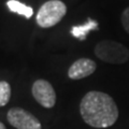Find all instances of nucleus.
Returning <instances> with one entry per match:
<instances>
[{
  "mask_svg": "<svg viewBox=\"0 0 129 129\" xmlns=\"http://www.w3.org/2000/svg\"><path fill=\"white\" fill-rule=\"evenodd\" d=\"M80 113L83 120L94 128L113 126L118 118V108L111 96L91 90L81 100Z\"/></svg>",
  "mask_w": 129,
  "mask_h": 129,
  "instance_id": "nucleus-1",
  "label": "nucleus"
},
{
  "mask_svg": "<svg viewBox=\"0 0 129 129\" xmlns=\"http://www.w3.org/2000/svg\"><path fill=\"white\" fill-rule=\"evenodd\" d=\"M95 55L102 61L108 63L120 64L128 61L129 50L119 42L112 40H102L96 44Z\"/></svg>",
  "mask_w": 129,
  "mask_h": 129,
  "instance_id": "nucleus-2",
  "label": "nucleus"
},
{
  "mask_svg": "<svg viewBox=\"0 0 129 129\" xmlns=\"http://www.w3.org/2000/svg\"><path fill=\"white\" fill-rule=\"evenodd\" d=\"M67 13V6L60 0L46 1L39 9L37 23L42 28H51L61 21Z\"/></svg>",
  "mask_w": 129,
  "mask_h": 129,
  "instance_id": "nucleus-3",
  "label": "nucleus"
},
{
  "mask_svg": "<svg viewBox=\"0 0 129 129\" xmlns=\"http://www.w3.org/2000/svg\"><path fill=\"white\" fill-rule=\"evenodd\" d=\"M7 118L16 129H41L40 120L31 113L22 108H12L7 114Z\"/></svg>",
  "mask_w": 129,
  "mask_h": 129,
  "instance_id": "nucleus-4",
  "label": "nucleus"
},
{
  "mask_svg": "<svg viewBox=\"0 0 129 129\" xmlns=\"http://www.w3.org/2000/svg\"><path fill=\"white\" fill-rule=\"evenodd\" d=\"M34 98L43 108L51 109L56 103V92L52 84L46 80H37L31 88Z\"/></svg>",
  "mask_w": 129,
  "mask_h": 129,
  "instance_id": "nucleus-5",
  "label": "nucleus"
},
{
  "mask_svg": "<svg viewBox=\"0 0 129 129\" xmlns=\"http://www.w3.org/2000/svg\"><path fill=\"white\" fill-rule=\"evenodd\" d=\"M97 64L89 58H80L75 60L68 70V76L71 80H81L87 78L95 72Z\"/></svg>",
  "mask_w": 129,
  "mask_h": 129,
  "instance_id": "nucleus-6",
  "label": "nucleus"
},
{
  "mask_svg": "<svg viewBox=\"0 0 129 129\" xmlns=\"http://www.w3.org/2000/svg\"><path fill=\"white\" fill-rule=\"evenodd\" d=\"M98 28V23L96 21H91V19H88V22L85 23L82 26H73L71 29V34L74 38H78L80 41H83V40L86 39V36L89 34L90 31L96 30Z\"/></svg>",
  "mask_w": 129,
  "mask_h": 129,
  "instance_id": "nucleus-7",
  "label": "nucleus"
},
{
  "mask_svg": "<svg viewBox=\"0 0 129 129\" xmlns=\"http://www.w3.org/2000/svg\"><path fill=\"white\" fill-rule=\"evenodd\" d=\"M7 6L11 12L23 15V16H25L26 18H30L32 14H34L32 8L24 5V3L17 1V0H9V1L7 2Z\"/></svg>",
  "mask_w": 129,
  "mask_h": 129,
  "instance_id": "nucleus-8",
  "label": "nucleus"
},
{
  "mask_svg": "<svg viewBox=\"0 0 129 129\" xmlns=\"http://www.w3.org/2000/svg\"><path fill=\"white\" fill-rule=\"evenodd\" d=\"M11 98V86L8 82H0V107H5L9 103Z\"/></svg>",
  "mask_w": 129,
  "mask_h": 129,
  "instance_id": "nucleus-9",
  "label": "nucleus"
},
{
  "mask_svg": "<svg viewBox=\"0 0 129 129\" xmlns=\"http://www.w3.org/2000/svg\"><path fill=\"white\" fill-rule=\"evenodd\" d=\"M120 21H122V25L125 31L129 34V7L123 11L122 16H120Z\"/></svg>",
  "mask_w": 129,
  "mask_h": 129,
  "instance_id": "nucleus-10",
  "label": "nucleus"
},
{
  "mask_svg": "<svg viewBox=\"0 0 129 129\" xmlns=\"http://www.w3.org/2000/svg\"><path fill=\"white\" fill-rule=\"evenodd\" d=\"M0 129H7L6 126H5V125H3L1 122H0Z\"/></svg>",
  "mask_w": 129,
  "mask_h": 129,
  "instance_id": "nucleus-11",
  "label": "nucleus"
}]
</instances>
